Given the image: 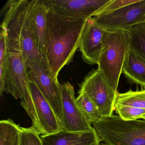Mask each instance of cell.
<instances>
[{"label": "cell", "instance_id": "6da1fadb", "mask_svg": "<svg viewBox=\"0 0 145 145\" xmlns=\"http://www.w3.org/2000/svg\"><path fill=\"white\" fill-rule=\"evenodd\" d=\"M87 20L65 16L49 10L44 57L57 80L61 70L72 61L79 48Z\"/></svg>", "mask_w": 145, "mask_h": 145}, {"label": "cell", "instance_id": "7a4b0ae2", "mask_svg": "<svg viewBox=\"0 0 145 145\" xmlns=\"http://www.w3.org/2000/svg\"><path fill=\"white\" fill-rule=\"evenodd\" d=\"M8 67L5 76L4 92L16 99L32 120V127L39 135L44 134L40 125L32 98L27 70L19 44L7 36Z\"/></svg>", "mask_w": 145, "mask_h": 145}, {"label": "cell", "instance_id": "3957f363", "mask_svg": "<svg viewBox=\"0 0 145 145\" xmlns=\"http://www.w3.org/2000/svg\"><path fill=\"white\" fill-rule=\"evenodd\" d=\"M29 3L28 0L8 1L1 24L6 28L8 37L20 45L26 67L33 60L43 57L36 47L31 28L28 14Z\"/></svg>", "mask_w": 145, "mask_h": 145}, {"label": "cell", "instance_id": "277c9868", "mask_svg": "<svg viewBox=\"0 0 145 145\" xmlns=\"http://www.w3.org/2000/svg\"><path fill=\"white\" fill-rule=\"evenodd\" d=\"M130 49V39L128 31L105 30L97 69L116 92H118L124 63Z\"/></svg>", "mask_w": 145, "mask_h": 145}, {"label": "cell", "instance_id": "5b68a950", "mask_svg": "<svg viewBox=\"0 0 145 145\" xmlns=\"http://www.w3.org/2000/svg\"><path fill=\"white\" fill-rule=\"evenodd\" d=\"M92 125L106 145H145V120H125L113 114Z\"/></svg>", "mask_w": 145, "mask_h": 145}, {"label": "cell", "instance_id": "8992f818", "mask_svg": "<svg viewBox=\"0 0 145 145\" xmlns=\"http://www.w3.org/2000/svg\"><path fill=\"white\" fill-rule=\"evenodd\" d=\"M29 80L37 86L50 103L61 125L62 104L61 84L52 74L44 57L36 59L27 66Z\"/></svg>", "mask_w": 145, "mask_h": 145}, {"label": "cell", "instance_id": "52a82bcc", "mask_svg": "<svg viewBox=\"0 0 145 145\" xmlns=\"http://www.w3.org/2000/svg\"><path fill=\"white\" fill-rule=\"evenodd\" d=\"M79 88L95 104L103 118L113 115L118 92L110 86L98 69H92L86 76Z\"/></svg>", "mask_w": 145, "mask_h": 145}, {"label": "cell", "instance_id": "ba28073f", "mask_svg": "<svg viewBox=\"0 0 145 145\" xmlns=\"http://www.w3.org/2000/svg\"><path fill=\"white\" fill-rule=\"evenodd\" d=\"M94 22L108 31L128 30L145 22V0L123 7L115 10L92 18Z\"/></svg>", "mask_w": 145, "mask_h": 145}, {"label": "cell", "instance_id": "9c48e42d", "mask_svg": "<svg viewBox=\"0 0 145 145\" xmlns=\"http://www.w3.org/2000/svg\"><path fill=\"white\" fill-rule=\"evenodd\" d=\"M62 104V129L70 132L92 131L94 129L76 102L74 87L69 82L61 84Z\"/></svg>", "mask_w": 145, "mask_h": 145}, {"label": "cell", "instance_id": "30bf717a", "mask_svg": "<svg viewBox=\"0 0 145 145\" xmlns=\"http://www.w3.org/2000/svg\"><path fill=\"white\" fill-rule=\"evenodd\" d=\"M111 0H44L49 10L65 16L88 19L97 14Z\"/></svg>", "mask_w": 145, "mask_h": 145}, {"label": "cell", "instance_id": "8fae6325", "mask_svg": "<svg viewBox=\"0 0 145 145\" xmlns=\"http://www.w3.org/2000/svg\"><path fill=\"white\" fill-rule=\"evenodd\" d=\"M105 29L97 25L92 18L86 20L80 43L83 61L90 65L99 63Z\"/></svg>", "mask_w": 145, "mask_h": 145}, {"label": "cell", "instance_id": "7c38bea8", "mask_svg": "<svg viewBox=\"0 0 145 145\" xmlns=\"http://www.w3.org/2000/svg\"><path fill=\"white\" fill-rule=\"evenodd\" d=\"M29 87L38 120L44 132L43 135L53 134L62 129L53 108L36 85L30 81Z\"/></svg>", "mask_w": 145, "mask_h": 145}, {"label": "cell", "instance_id": "4fadbf2b", "mask_svg": "<svg viewBox=\"0 0 145 145\" xmlns=\"http://www.w3.org/2000/svg\"><path fill=\"white\" fill-rule=\"evenodd\" d=\"M43 145H98L101 142L95 129L84 132H70L62 129L49 134L41 135Z\"/></svg>", "mask_w": 145, "mask_h": 145}, {"label": "cell", "instance_id": "5bb4252c", "mask_svg": "<svg viewBox=\"0 0 145 145\" xmlns=\"http://www.w3.org/2000/svg\"><path fill=\"white\" fill-rule=\"evenodd\" d=\"M49 9L44 0L29 1L28 14L35 41L40 54L44 57L45 39Z\"/></svg>", "mask_w": 145, "mask_h": 145}, {"label": "cell", "instance_id": "9a60e30c", "mask_svg": "<svg viewBox=\"0 0 145 145\" xmlns=\"http://www.w3.org/2000/svg\"><path fill=\"white\" fill-rule=\"evenodd\" d=\"M122 73L131 84L145 87V58L130 48L124 63Z\"/></svg>", "mask_w": 145, "mask_h": 145}, {"label": "cell", "instance_id": "2e32d148", "mask_svg": "<svg viewBox=\"0 0 145 145\" xmlns=\"http://www.w3.org/2000/svg\"><path fill=\"white\" fill-rule=\"evenodd\" d=\"M22 127L12 120L0 122V145H20Z\"/></svg>", "mask_w": 145, "mask_h": 145}, {"label": "cell", "instance_id": "e0dca14e", "mask_svg": "<svg viewBox=\"0 0 145 145\" xmlns=\"http://www.w3.org/2000/svg\"><path fill=\"white\" fill-rule=\"evenodd\" d=\"M117 106L145 109V89L135 91L130 90L124 93L117 92L114 106Z\"/></svg>", "mask_w": 145, "mask_h": 145}, {"label": "cell", "instance_id": "ac0fdd59", "mask_svg": "<svg viewBox=\"0 0 145 145\" xmlns=\"http://www.w3.org/2000/svg\"><path fill=\"white\" fill-rule=\"evenodd\" d=\"M76 102L82 112L91 124L98 122L103 118L102 116L95 104L82 91H79Z\"/></svg>", "mask_w": 145, "mask_h": 145}, {"label": "cell", "instance_id": "d6986e66", "mask_svg": "<svg viewBox=\"0 0 145 145\" xmlns=\"http://www.w3.org/2000/svg\"><path fill=\"white\" fill-rule=\"evenodd\" d=\"M128 31L131 49L145 58V22L133 26Z\"/></svg>", "mask_w": 145, "mask_h": 145}, {"label": "cell", "instance_id": "ffe728a7", "mask_svg": "<svg viewBox=\"0 0 145 145\" xmlns=\"http://www.w3.org/2000/svg\"><path fill=\"white\" fill-rule=\"evenodd\" d=\"M0 34V86L5 85V79L8 67L7 56V31L6 28L1 26Z\"/></svg>", "mask_w": 145, "mask_h": 145}, {"label": "cell", "instance_id": "44dd1931", "mask_svg": "<svg viewBox=\"0 0 145 145\" xmlns=\"http://www.w3.org/2000/svg\"><path fill=\"white\" fill-rule=\"evenodd\" d=\"M114 110L121 118L125 120L139 119L142 115L145 114L144 108L127 106H115Z\"/></svg>", "mask_w": 145, "mask_h": 145}, {"label": "cell", "instance_id": "7402d4cb", "mask_svg": "<svg viewBox=\"0 0 145 145\" xmlns=\"http://www.w3.org/2000/svg\"><path fill=\"white\" fill-rule=\"evenodd\" d=\"M20 145H43L40 136L32 126L22 127Z\"/></svg>", "mask_w": 145, "mask_h": 145}, {"label": "cell", "instance_id": "603a6c76", "mask_svg": "<svg viewBox=\"0 0 145 145\" xmlns=\"http://www.w3.org/2000/svg\"><path fill=\"white\" fill-rule=\"evenodd\" d=\"M137 0H111V1L106 5L95 16L115 10L125 6L134 3Z\"/></svg>", "mask_w": 145, "mask_h": 145}, {"label": "cell", "instance_id": "cb8c5ba5", "mask_svg": "<svg viewBox=\"0 0 145 145\" xmlns=\"http://www.w3.org/2000/svg\"><path fill=\"white\" fill-rule=\"evenodd\" d=\"M140 119H143L145 120V114H143L141 116Z\"/></svg>", "mask_w": 145, "mask_h": 145}, {"label": "cell", "instance_id": "d4e9b609", "mask_svg": "<svg viewBox=\"0 0 145 145\" xmlns=\"http://www.w3.org/2000/svg\"><path fill=\"white\" fill-rule=\"evenodd\" d=\"M98 145H105V144H104V143H103V142H100V143H99V144H98Z\"/></svg>", "mask_w": 145, "mask_h": 145}]
</instances>
